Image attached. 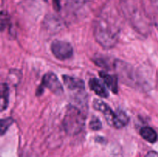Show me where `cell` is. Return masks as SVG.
Listing matches in <instances>:
<instances>
[{
  "instance_id": "12",
  "label": "cell",
  "mask_w": 158,
  "mask_h": 157,
  "mask_svg": "<svg viewBox=\"0 0 158 157\" xmlns=\"http://www.w3.org/2000/svg\"><path fill=\"white\" fill-rule=\"evenodd\" d=\"M140 134L143 139L151 143H155L158 138L156 131L153 128L149 127V126H145V127L142 128L140 131Z\"/></svg>"
},
{
  "instance_id": "18",
  "label": "cell",
  "mask_w": 158,
  "mask_h": 157,
  "mask_svg": "<svg viewBox=\"0 0 158 157\" xmlns=\"http://www.w3.org/2000/svg\"><path fill=\"white\" fill-rule=\"evenodd\" d=\"M53 6L56 11L60 9V0H53Z\"/></svg>"
},
{
  "instance_id": "2",
  "label": "cell",
  "mask_w": 158,
  "mask_h": 157,
  "mask_svg": "<svg viewBox=\"0 0 158 157\" xmlns=\"http://www.w3.org/2000/svg\"><path fill=\"white\" fill-rule=\"evenodd\" d=\"M122 9L127 19L136 31L142 35H148L151 24L141 8L135 0H121Z\"/></svg>"
},
{
  "instance_id": "19",
  "label": "cell",
  "mask_w": 158,
  "mask_h": 157,
  "mask_svg": "<svg viewBox=\"0 0 158 157\" xmlns=\"http://www.w3.org/2000/svg\"><path fill=\"white\" fill-rule=\"evenodd\" d=\"M114 157H120V156H118V155H116V156H114Z\"/></svg>"
},
{
  "instance_id": "1",
  "label": "cell",
  "mask_w": 158,
  "mask_h": 157,
  "mask_svg": "<svg viewBox=\"0 0 158 157\" xmlns=\"http://www.w3.org/2000/svg\"><path fill=\"white\" fill-rule=\"evenodd\" d=\"M117 17L111 12H104L94 22L95 39L105 49H112L118 42L121 26Z\"/></svg>"
},
{
  "instance_id": "17",
  "label": "cell",
  "mask_w": 158,
  "mask_h": 157,
  "mask_svg": "<svg viewBox=\"0 0 158 157\" xmlns=\"http://www.w3.org/2000/svg\"><path fill=\"white\" fill-rule=\"evenodd\" d=\"M145 157H158V152L155 151H150L147 153Z\"/></svg>"
},
{
  "instance_id": "5",
  "label": "cell",
  "mask_w": 158,
  "mask_h": 157,
  "mask_svg": "<svg viewBox=\"0 0 158 157\" xmlns=\"http://www.w3.org/2000/svg\"><path fill=\"white\" fill-rule=\"evenodd\" d=\"M114 67L117 70L121 81L126 83L127 86H140L142 84L140 78H139L138 74L137 73L134 68L127 63L120 60H115L114 63Z\"/></svg>"
},
{
  "instance_id": "6",
  "label": "cell",
  "mask_w": 158,
  "mask_h": 157,
  "mask_svg": "<svg viewBox=\"0 0 158 157\" xmlns=\"http://www.w3.org/2000/svg\"><path fill=\"white\" fill-rule=\"evenodd\" d=\"M44 88L48 89L56 95H60L63 92V87L61 83L56 75L52 72H48L43 75L41 85L37 89V95H39L43 93Z\"/></svg>"
},
{
  "instance_id": "15",
  "label": "cell",
  "mask_w": 158,
  "mask_h": 157,
  "mask_svg": "<svg viewBox=\"0 0 158 157\" xmlns=\"http://www.w3.org/2000/svg\"><path fill=\"white\" fill-rule=\"evenodd\" d=\"M153 21L158 30V0H152Z\"/></svg>"
},
{
  "instance_id": "9",
  "label": "cell",
  "mask_w": 158,
  "mask_h": 157,
  "mask_svg": "<svg viewBox=\"0 0 158 157\" xmlns=\"http://www.w3.org/2000/svg\"><path fill=\"white\" fill-rule=\"evenodd\" d=\"M89 86L91 90L94 91L97 95L103 98H107L109 92L104 85L97 78H93L89 80Z\"/></svg>"
},
{
  "instance_id": "14",
  "label": "cell",
  "mask_w": 158,
  "mask_h": 157,
  "mask_svg": "<svg viewBox=\"0 0 158 157\" xmlns=\"http://www.w3.org/2000/svg\"><path fill=\"white\" fill-rule=\"evenodd\" d=\"M14 123L13 119L10 117L5 119H0V136L5 135L9 128Z\"/></svg>"
},
{
  "instance_id": "16",
  "label": "cell",
  "mask_w": 158,
  "mask_h": 157,
  "mask_svg": "<svg viewBox=\"0 0 158 157\" xmlns=\"http://www.w3.org/2000/svg\"><path fill=\"white\" fill-rule=\"evenodd\" d=\"M89 128H90L92 130L97 131V130H100V129H101L102 123L98 118H97V117H94V118L90 120V122H89Z\"/></svg>"
},
{
  "instance_id": "3",
  "label": "cell",
  "mask_w": 158,
  "mask_h": 157,
  "mask_svg": "<svg viewBox=\"0 0 158 157\" xmlns=\"http://www.w3.org/2000/svg\"><path fill=\"white\" fill-rule=\"evenodd\" d=\"M93 106L97 111H99L104 115L105 119L108 124L116 129H120L127 125L129 123V117L123 110L118 109L116 112L100 99H95L93 103Z\"/></svg>"
},
{
  "instance_id": "8",
  "label": "cell",
  "mask_w": 158,
  "mask_h": 157,
  "mask_svg": "<svg viewBox=\"0 0 158 157\" xmlns=\"http://www.w3.org/2000/svg\"><path fill=\"white\" fill-rule=\"evenodd\" d=\"M63 80L64 84L69 89L73 91H84L85 84L84 82L80 78H73L69 75H63Z\"/></svg>"
},
{
  "instance_id": "4",
  "label": "cell",
  "mask_w": 158,
  "mask_h": 157,
  "mask_svg": "<svg viewBox=\"0 0 158 157\" xmlns=\"http://www.w3.org/2000/svg\"><path fill=\"white\" fill-rule=\"evenodd\" d=\"M86 123V115L75 106H69L63 119L64 130L69 135H77L83 131Z\"/></svg>"
},
{
  "instance_id": "11",
  "label": "cell",
  "mask_w": 158,
  "mask_h": 157,
  "mask_svg": "<svg viewBox=\"0 0 158 157\" xmlns=\"http://www.w3.org/2000/svg\"><path fill=\"white\" fill-rule=\"evenodd\" d=\"M9 90L6 83H0V112L6 110L9 106Z\"/></svg>"
},
{
  "instance_id": "10",
  "label": "cell",
  "mask_w": 158,
  "mask_h": 157,
  "mask_svg": "<svg viewBox=\"0 0 158 157\" xmlns=\"http://www.w3.org/2000/svg\"><path fill=\"white\" fill-rule=\"evenodd\" d=\"M100 77L103 79L104 84L107 86L108 89H110L114 93H117L118 92V83H117V77L114 75H110L105 72H100Z\"/></svg>"
},
{
  "instance_id": "7",
  "label": "cell",
  "mask_w": 158,
  "mask_h": 157,
  "mask_svg": "<svg viewBox=\"0 0 158 157\" xmlns=\"http://www.w3.org/2000/svg\"><path fill=\"white\" fill-rule=\"evenodd\" d=\"M50 49L54 56L62 61L70 58L73 53L72 46L67 42L60 40H54L51 44Z\"/></svg>"
},
{
  "instance_id": "13",
  "label": "cell",
  "mask_w": 158,
  "mask_h": 157,
  "mask_svg": "<svg viewBox=\"0 0 158 157\" xmlns=\"http://www.w3.org/2000/svg\"><path fill=\"white\" fill-rule=\"evenodd\" d=\"M11 18L9 13L6 11L0 12V32L4 31L8 26H10Z\"/></svg>"
}]
</instances>
